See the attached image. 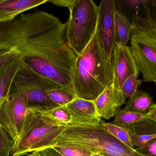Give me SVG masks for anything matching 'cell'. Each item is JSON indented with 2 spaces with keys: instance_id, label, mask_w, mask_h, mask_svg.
Masks as SVG:
<instances>
[{
  "instance_id": "29",
  "label": "cell",
  "mask_w": 156,
  "mask_h": 156,
  "mask_svg": "<svg viewBox=\"0 0 156 156\" xmlns=\"http://www.w3.org/2000/svg\"><path fill=\"white\" fill-rule=\"evenodd\" d=\"M41 156H63L54 147H49L39 152Z\"/></svg>"
},
{
  "instance_id": "12",
  "label": "cell",
  "mask_w": 156,
  "mask_h": 156,
  "mask_svg": "<svg viewBox=\"0 0 156 156\" xmlns=\"http://www.w3.org/2000/svg\"><path fill=\"white\" fill-rule=\"evenodd\" d=\"M124 127L129 132L134 148L142 147L156 138V123L148 119Z\"/></svg>"
},
{
  "instance_id": "16",
  "label": "cell",
  "mask_w": 156,
  "mask_h": 156,
  "mask_svg": "<svg viewBox=\"0 0 156 156\" xmlns=\"http://www.w3.org/2000/svg\"><path fill=\"white\" fill-rule=\"evenodd\" d=\"M153 103V97L148 93L138 90L133 97L128 99L123 110L145 114L148 112Z\"/></svg>"
},
{
  "instance_id": "30",
  "label": "cell",
  "mask_w": 156,
  "mask_h": 156,
  "mask_svg": "<svg viewBox=\"0 0 156 156\" xmlns=\"http://www.w3.org/2000/svg\"><path fill=\"white\" fill-rule=\"evenodd\" d=\"M146 118L156 123V103H154L147 113L146 114Z\"/></svg>"
},
{
  "instance_id": "20",
  "label": "cell",
  "mask_w": 156,
  "mask_h": 156,
  "mask_svg": "<svg viewBox=\"0 0 156 156\" xmlns=\"http://www.w3.org/2000/svg\"><path fill=\"white\" fill-rule=\"evenodd\" d=\"M102 122L105 128L113 136L129 147L134 148L132 144L129 132L125 127L118 126L112 123L105 122L103 121Z\"/></svg>"
},
{
  "instance_id": "24",
  "label": "cell",
  "mask_w": 156,
  "mask_h": 156,
  "mask_svg": "<svg viewBox=\"0 0 156 156\" xmlns=\"http://www.w3.org/2000/svg\"><path fill=\"white\" fill-rule=\"evenodd\" d=\"M47 112L58 122L66 125L71 122V115L66 106H59Z\"/></svg>"
},
{
  "instance_id": "19",
  "label": "cell",
  "mask_w": 156,
  "mask_h": 156,
  "mask_svg": "<svg viewBox=\"0 0 156 156\" xmlns=\"http://www.w3.org/2000/svg\"><path fill=\"white\" fill-rule=\"evenodd\" d=\"M47 93L52 101L58 106H66L77 98L71 89L62 88L49 90Z\"/></svg>"
},
{
  "instance_id": "8",
  "label": "cell",
  "mask_w": 156,
  "mask_h": 156,
  "mask_svg": "<svg viewBox=\"0 0 156 156\" xmlns=\"http://www.w3.org/2000/svg\"><path fill=\"white\" fill-rule=\"evenodd\" d=\"M98 7L99 16L96 34L105 60L112 71V55L115 44L118 43L114 23L116 12L115 1H101Z\"/></svg>"
},
{
  "instance_id": "31",
  "label": "cell",
  "mask_w": 156,
  "mask_h": 156,
  "mask_svg": "<svg viewBox=\"0 0 156 156\" xmlns=\"http://www.w3.org/2000/svg\"><path fill=\"white\" fill-rule=\"evenodd\" d=\"M28 156H41L39 152H33L28 155Z\"/></svg>"
},
{
  "instance_id": "21",
  "label": "cell",
  "mask_w": 156,
  "mask_h": 156,
  "mask_svg": "<svg viewBox=\"0 0 156 156\" xmlns=\"http://www.w3.org/2000/svg\"><path fill=\"white\" fill-rule=\"evenodd\" d=\"M143 80L138 79L136 75H132L126 80L122 87V91L126 98H131L138 90L143 82Z\"/></svg>"
},
{
  "instance_id": "11",
  "label": "cell",
  "mask_w": 156,
  "mask_h": 156,
  "mask_svg": "<svg viewBox=\"0 0 156 156\" xmlns=\"http://www.w3.org/2000/svg\"><path fill=\"white\" fill-rule=\"evenodd\" d=\"M48 0H0V23L13 20L22 13Z\"/></svg>"
},
{
  "instance_id": "23",
  "label": "cell",
  "mask_w": 156,
  "mask_h": 156,
  "mask_svg": "<svg viewBox=\"0 0 156 156\" xmlns=\"http://www.w3.org/2000/svg\"><path fill=\"white\" fill-rule=\"evenodd\" d=\"M53 147L63 156H97L88 150L75 147L54 146Z\"/></svg>"
},
{
  "instance_id": "5",
  "label": "cell",
  "mask_w": 156,
  "mask_h": 156,
  "mask_svg": "<svg viewBox=\"0 0 156 156\" xmlns=\"http://www.w3.org/2000/svg\"><path fill=\"white\" fill-rule=\"evenodd\" d=\"M62 87L37 73L24 63L13 80L10 93L19 94L28 108L48 112L60 106L51 100L47 91Z\"/></svg>"
},
{
  "instance_id": "4",
  "label": "cell",
  "mask_w": 156,
  "mask_h": 156,
  "mask_svg": "<svg viewBox=\"0 0 156 156\" xmlns=\"http://www.w3.org/2000/svg\"><path fill=\"white\" fill-rule=\"evenodd\" d=\"M130 48L144 82L156 84V24L147 16H136L132 23Z\"/></svg>"
},
{
  "instance_id": "27",
  "label": "cell",
  "mask_w": 156,
  "mask_h": 156,
  "mask_svg": "<svg viewBox=\"0 0 156 156\" xmlns=\"http://www.w3.org/2000/svg\"><path fill=\"white\" fill-rule=\"evenodd\" d=\"M75 1L76 0H51L48 1V2L58 6L67 7L70 11L73 7Z\"/></svg>"
},
{
  "instance_id": "6",
  "label": "cell",
  "mask_w": 156,
  "mask_h": 156,
  "mask_svg": "<svg viewBox=\"0 0 156 156\" xmlns=\"http://www.w3.org/2000/svg\"><path fill=\"white\" fill-rule=\"evenodd\" d=\"M99 7L92 0H76L67 23L69 43L76 56L89 45L96 33Z\"/></svg>"
},
{
  "instance_id": "15",
  "label": "cell",
  "mask_w": 156,
  "mask_h": 156,
  "mask_svg": "<svg viewBox=\"0 0 156 156\" xmlns=\"http://www.w3.org/2000/svg\"><path fill=\"white\" fill-rule=\"evenodd\" d=\"M94 102L97 113L101 118L109 120L115 116L118 109L114 100L112 84L106 87Z\"/></svg>"
},
{
  "instance_id": "1",
  "label": "cell",
  "mask_w": 156,
  "mask_h": 156,
  "mask_svg": "<svg viewBox=\"0 0 156 156\" xmlns=\"http://www.w3.org/2000/svg\"><path fill=\"white\" fill-rule=\"evenodd\" d=\"M112 73L103 56L96 31L74 62L71 73L72 89L77 98L94 101L112 84Z\"/></svg>"
},
{
  "instance_id": "17",
  "label": "cell",
  "mask_w": 156,
  "mask_h": 156,
  "mask_svg": "<svg viewBox=\"0 0 156 156\" xmlns=\"http://www.w3.org/2000/svg\"><path fill=\"white\" fill-rule=\"evenodd\" d=\"M115 26L118 43L127 46L133 31L132 24L116 11L114 15Z\"/></svg>"
},
{
  "instance_id": "14",
  "label": "cell",
  "mask_w": 156,
  "mask_h": 156,
  "mask_svg": "<svg viewBox=\"0 0 156 156\" xmlns=\"http://www.w3.org/2000/svg\"><path fill=\"white\" fill-rule=\"evenodd\" d=\"M116 11L132 24L136 16H147L149 14L147 0H115Z\"/></svg>"
},
{
  "instance_id": "13",
  "label": "cell",
  "mask_w": 156,
  "mask_h": 156,
  "mask_svg": "<svg viewBox=\"0 0 156 156\" xmlns=\"http://www.w3.org/2000/svg\"><path fill=\"white\" fill-rule=\"evenodd\" d=\"M24 64L23 57L19 56L9 61L0 69V108L4 100L10 93L16 75Z\"/></svg>"
},
{
  "instance_id": "25",
  "label": "cell",
  "mask_w": 156,
  "mask_h": 156,
  "mask_svg": "<svg viewBox=\"0 0 156 156\" xmlns=\"http://www.w3.org/2000/svg\"><path fill=\"white\" fill-rule=\"evenodd\" d=\"M20 55V52L15 48L0 49V69L9 61Z\"/></svg>"
},
{
  "instance_id": "10",
  "label": "cell",
  "mask_w": 156,
  "mask_h": 156,
  "mask_svg": "<svg viewBox=\"0 0 156 156\" xmlns=\"http://www.w3.org/2000/svg\"><path fill=\"white\" fill-rule=\"evenodd\" d=\"M66 106L71 115L70 124L95 125L101 121L97 113L94 101L77 98Z\"/></svg>"
},
{
  "instance_id": "22",
  "label": "cell",
  "mask_w": 156,
  "mask_h": 156,
  "mask_svg": "<svg viewBox=\"0 0 156 156\" xmlns=\"http://www.w3.org/2000/svg\"><path fill=\"white\" fill-rule=\"evenodd\" d=\"M15 142L0 126V156H9L15 146Z\"/></svg>"
},
{
  "instance_id": "9",
  "label": "cell",
  "mask_w": 156,
  "mask_h": 156,
  "mask_svg": "<svg viewBox=\"0 0 156 156\" xmlns=\"http://www.w3.org/2000/svg\"><path fill=\"white\" fill-rule=\"evenodd\" d=\"M28 111V106L17 93H9L1 105L0 126L11 136L15 143L21 134Z\"/></svg>"
},
{
  "instance_id": "3",
  "label": "cell",
  "mask_w": 156,
  "mask_h": 156,
  "mask_svg": "<svg viewBox=\"0 0 156 156\" xmlns=\"http://www.w3.org/2000/svg\"><path fill=\"white\" fill-rule=\"evenodd\" d=\"M66 125L47 111L28 108L21 134L15 144L12 156L25 155L54 147Z\"/></svg>"
},
{
  "instance_id": "26",
  "label": "cell",
  "mask_w": 156,
  "mask_h": 156,
  "mask_svg": "<svg viewBox=\"0 0 156 156\" xmlns=\"http://www.w3.org/2000/svg\"><path fill=\"white\" fill-rule=\"evenodd\" d=\"M139 153L147 156H156V138L152 139L140 148H135Z\"/></svg>"
},
{
  "instance_id": "18",
  "label": "cell",
  "mask_w": 156,
  "mask_h": 156,
  "mask_svg": "<svg viewBox=\"0 0 156 156\" xmlns=\"http://www.w3.org/2000/svg\"><path fill=\"white\" fill-rule=\"evenodd\" d=\"M114 117L112 123L123 127L138 123L146 119V114L137 113L120 109L116 110Z\"/></svg>"
},
{
  "instance_id": "2",
  "label": "cell",
  "mask_w": 156,
  "mask_h": 156,
  "mask_svg": "<svg viewBox=\"0 0 156 156\" xmlns=\"http://www.w3.org/2000/svg\"><path fill=\"white\" fill-rule=\"evenodd\" d=\"M70 124L57 138L54 146H72L88 150L97 156H147L116 139L103 125Z\"/></svg>"
},
{
  "instance_id": "7",
  "label": "cell",
  "mask_w": 156,
  "mask_h": 156,
  "mask_svg": "<svg viewBox=\"0 0 156 156\" xmlns=\"http://www.w3.org/2000/svg\"><path fill=\"white\" fill-rule=\"evenodd\" d=\"M113 95L117 109L126 103V98L122 87L126 79L132 75L139 77L140 71L136 65L130 46L116 43L112 58Z\"/></svg>"
},
{
  "instance_id": "28",
  "label": "cell",
  "mask_w": 156,
  "mask_h": 156,
  "mask_svg": "<svg viewBox=\"0 0 156 156\" xmlns=\"http://www.w3.org/2000/svg\"><path fill=\"white\" fill-rule=\"evenodd\" d=\"M149 16L156 24V0H147Z\"/></svg>"
}]
</instances>
